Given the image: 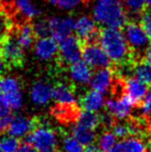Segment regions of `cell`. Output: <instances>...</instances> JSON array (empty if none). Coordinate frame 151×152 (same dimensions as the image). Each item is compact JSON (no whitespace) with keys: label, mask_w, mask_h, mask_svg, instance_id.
<instances>
[{"label":"cell","mask_w":151,"mask_h":152,"mask_svg":"<svg viewBox=\"0 0 151 152\" xmlns=\"http://www.w3.org/2000/svg\"><path fill=\"white\" fill-rule=\"evenodd\" d=\"M97 42L115 64L133 59V52L127 44L124 32L121 31L120 28L104 27L98 32Z\"/></svg>","instance_id":"cell-1"},{"label":"cell","mask_w":151,"mask_h":152,"mask_svg":"<svg viewBox=\"0 0 151 152\" xmlns=\"http://www.w3.org/2000/svg\"><path fill=\"white\" fill-rule=\"evenodd\" d=\"M125 10L121 0H95L92 14L96 23L103 26L122 28L127 23Z\"/></svg>","instance_id":"cell-2"},{"label":"cell","mask_w":151,"mask_h":152,"mask_svg":"<svg viewBox=\"0 0 151 152\" xmlns=\"http://www.w3.org/2000/svg\"><path fill=\"white\" fill-rule=\"evenodd\" d=\"M23 142L31 144L37 152H57L58 151V136L53 128L47 125H37L28 134Z\"/></svg>","instance_id":"cell-3"},{"label":"cell","mask_w":151,"mask_h":152,"mask_svg":"<svg viewBox=\"0 0 151 152\" xmlns=\"http://www.w3.org/2000/svg\"><path fill=\"white\" fill-rule=\"evenodd\" d=\"M124 35L129 48L133 52L135 60L142 59L140 55L145 53L146 49L150 46V38L141 26L135 21H128L124 25Z\"/></svg>","instance_id":"cell-4"},{"label":"cell","mask_w":151,"mask_h":152,"mask_svg":"<svg viewBox=\"0 0 151 152\" xmlns=\"http://www.w3.org/2000/svg\"><path fill=\"white\" fill-rule=\"evenodd\" d=\"M24 49L20 46L15 33L7 32L0 38V56L9 66H20L24 59Z\"/></svg>","instance_id":"cell-5"},{"label":"cell","mask_w":151,"mask_h":152,"mask_svg":"<svg viewBox=\"0 0 151 152\" xmlns=\"http://www.w3.org/2000/svg\"><path fill=\"white\" fill-rule=\"evenodd\" d=\"M82 60L91 68H101L111 66V59L98 42H88L82 45Z\"/></svg>","instance_id":"cell-6"},{"label":"cell","mask_w":151,"mask_h":152,"mask_svg":"<svg viewBox=\"0 0 151 152\" xmlns=\"http://www.w3.org/2000/svg\"><path fill=\"white\" fill-rule=\"evenodd\" d=\"M59 58L62 63L71 64L82 59V45L83 42L78 36L69 35L58 42Z\"/></svg>","instance_id":"cell-7"},{"label":"cell","mask_w":151,"mask_h":152,"mask_svg":"<svg viewBox=\"0 0 151 152\" xmlns=\"http://www.w3.org/2000/svg\"><path fill=\"white\" fill-rule=\"evenodd\" d=\"M136 107L135 102L125 93L121 94L119 97L110 98L106 100L105 108L107 112L117 120H124L131 114V111Z\"/></svg>","instance_id":"cell-8"},{"label":"cell","mask_w":151,"mask_h":152,"mask_svg":"<svg viewBox=\"0 0 151 152\" xmlns=\"http://www.w3.org/2000/svg\"><path fill=\"white\" fill-rule=\"evenodd\" d=\"M75 32L79 39L84 44L88 42H97L98 32L96 21L89 16H82L76 20Z\"/></svg>","instance_id":"cell-9"},{"label":"cell","mask_w":151,"mask_h":152,"mask_svg":"<svg viewBox=\"0 0 151 152\" xmlns=\"http://www.w3.org/2000/svg\"><path fill=\"white\" fill-rule=\"evenodd\" d=\"M115 79H116L115 70L111 69L110 66L97 68L93 72L89 85L91 89H94L105 94L110 91V89L113 88Z\"/></svg>","instance_id":"cell-10"},{"label":"cell","mask_w":151,"mask_h":152,"mask_svg":"<svg viewBox=\"0 0 151 152\" xmlns=\"http://www.w3.org/2000/svg\"><path fill=\"white\" fill-rule=\"evenodd\" d=\"M51 36L57 42H60L75 31L76 20L71 17H54L48 20Z\"/></svg>","instance_id":"cell-11"},{"label":"cell","mask_w":151,"mask_h":152,"mask_svg":"<svg viewBox=\"0 0 151 152\" xmlns=\"http://www.w3.org/2000/svg\"><path fill=\"white\" fill-rule=\"evenodd\" d=\"M148 91V85L136 77L133 76L123 80V93L128 95L136 106L141 104Z\"/></svg>","instance_id":"cell-12"},{"label":"cell","mask_w":151,"mask_h":152,"mask_svg":"<svg viewBox=\"0 0 151 152\" xmlns=\"http://www.w3.org/2000/svg\"><path fill=\"white\" fill-rule=\"evenodd\" d=\"M36 125V121H34V119L30 117L23 116V115H14L6 132L19 139H24L27 134L32 132Z\"/></svg>","instance_id":"cell-13"},{"label":"cell","mask_w":151,"mask_h":152,"mask_svg":"<svg viewBox=\"0 0 151 152\" xmlns=\"http://www.w3.org/2000/svg\"><path fill=\"white\" fill-rule=\"evenodd\" d=\"M52 36L39 37L34 44L35 55L42 60H51L59 53V45Z\"/></svg>","instance_id":"cell-14"},{"label":"cell","mask_w":151,"mask_h":152,"mask_svg":"<svg viewBox=\"0 0 151 152\" xmlns=\"http://www.w3.org/2000/svg\"><path fill=\"white\" fill-rule=\"evenodd\" d=\"M53 99L57 104L75 107L77 98L74 89L66 83L59 82L53 86Z\"/></svg>","instance_id":"cell-15"},{"label":"cell","mask_w":151,"mask_h":152,"mask_svg":"<svg viewBox=\"0 0 151 152\" xmlns=\"http://www.w3.org/2000/svg\"><path fill=\"white\" fill-rule=\"evenodd\" d=\"M80 106L82 110L98 112L106 106L105 94L94 89H90L81 97Z\"/></svg>","instance_id":"cell-16"},{"label":"cell","mask_w":151,"mask_h":152,"mask_svg":"<svg viewBox=\"0 0 151 152\" xmlns=\"http://www.w3.org/2000/svg\"><path fill=\"white\" fill-rule=\"evenodd\" d=\"M69 75L71 80L79 85H87L92 78L91 67L84 60H79L69 65Z\"/></svg>","instance_id":"cell-17"},{"label":"cell","mask_w":151,"mask_h":152,"mask_svg":"<svg viewBox=\"0 0 151 152\" xmlns=\"http://www.w3.org/2000/svg\"><path fill=\"white\" fill-rule=\"evenodd\" d=\"M31 100L37 106H46L53 99V87L44 82H36L30 90Z\"/></svg>","instance_id":"cell-18"},{"label":"cell","mask_w":151,"mask_h":152,"mask_svg":"<svg viewBox=\"0 0 151 152\" xmlns=\"http://www.w3.org/2000/svg\"><path fill=\"white\" fill-rule=\"evenodd\" d=\"M147 146L143 140L137 137L120 139L110 152H146Z\"/></svg>","instance_id":"cell-19"},{"label":"cell","mask_w":151,"mask_h":152,"mask_svg":"<svg viewBox=\"0 0 151 152\" xmlns=\"http://www.w3.org/2000/svg\"><path fill=\"white\" fill-rule=\"evenodd\" d=\"M101 123V116L97 112H90V111L82 110L77 115L75 125L80 126V127L88 128V129L96 130Z\"/></svg>","instance_id":"cell-20"},{"label":"cell","mask_w":151,"mask_h":152,"mask_svg":"<svg viewBox=\"0 0 151 152\" xmlns=\"http://www.w3.org/2000/svg\"><path fill=\"white\" fill-rule=\"evenodd\" d=\"M16 38L20 46L23 49H29L31 48L33 42H34L35 33L33 30V25L29 24V23H24V24L20 25L16 30Z\"/></svg>","instance_id":"cell-21"},{"label":"cell","mask_w":151,"mask_h":152,"mask_svg":"<svg viewBox=\"0 0 151 152\" xmlns=\"http://www.w3.org/2000/svg\"><path fill=\"white\" fill-rule=\"evenodd\" d=\"M71 134H73L85 147L96 144V140H97L96 132L93 129H88V128H84V127L74 125Z\"/></svg>","instance_id":"cell-22"},{"label":"cell","mask_w":151,"mask_h":152,"mask_svg":"<svg viewBox=\"0 0 151 152\" xmlns=\"http://www.w3.org/2000/svg\"><path fill=\"white\" fill-rule=\"evenodd\" d=\"M14 3L17 10L25 19L30 20L39 15V10L34 5L33 0H14Z\"/></svg>","instance_id":"cell-23"},{"label":"cell","mask_w":151,"mask_h":152,"mask_svg":"<svg viewBox=\"0 0 151 152\" xmlns=\"http://www.w3.org/2000/svg\"><path fill=\"white\" fill-rule=\"evenodd\" d=\"M133 77L141 80L148 86H151V65L143 58L136 60L135 68H133Z\"/></svg>","instance_id":"cell-24"},{"label":"cell","mask_w":151,"mask_h":152,"mask_svg":"<svg viewBox=\"0 0 151 152\" xmlns=\"http://www.w3.org/2000/svg\"><path fill=\"white\" fill-rule=\"evenodd\" d=\"M12 112V110L6 104L3 96L0 94V134H4L7 132L9 123L14 117Z\"/></svg>","instance_id":"cell-25"},{"label":"cell","mask_w":151,"mask_h":152,"mask_svg":"<svg viewBox=\"0 0 151 152\" xmlns=\"http://www.w3.org/2000/svg\"><path fill=\"white\" fill-rule=\"evenodd\" d=\"M117 139L118 138L115 136L113 130H106L97 138L96 146L99 150L104 152H110L116 145V143L118 142Z\"/></svg>","instance_id":"cell-26"},{"label":"cell","mask_w":151,"mask_h":152,"mask_svg":"<svg viewBox=\"0 0 151 152\" xmlns=\"http://www.w3.org/2000/svg\"><path fill=\"white\" fill-rule=\"evenodd\" d=\"M63 152H86V147L74 136L67 134L62 140Z\"/></svg>","instance_id":"cell-27"},{"label":"cell","mask_w":151,"mask_h":152,"mask_svg":"<svg viewBox=\"0 0 151 152\" xmlns=\"http://www.w3.org/2000/svg\"><path fill=\"white\" fill-rule=\"evenodd\" d=\"M21 140L7 134L0 138V148L2 152H16L21 146Z\"/></svg>","instance_id":"cell-28"},{"label":"cell","mask_w":151,"mask_h":152,"mask_svg":"<svg viewBox=\"0 0 151 152\" xmlns=\"http://www.w3.org/2000/svg\"><path fill=\"white\" fill-rule=\"evenodd\" d=\"M17 90H21V85L18 79L14 77L0 78V94H6Z\"/></svg>","instance_id":"cell-29"},{"label":"cell","mask_w":151,"mask_h":152,"mask_svg":"<svg viewBox=\"0 0 151 152\" xmlns=\"http://www.w3.org/2000/svg\"><path fill=\"white\" fill-rule=\"evenodd\" d=\"M3 96L4 100L6 102V104L9 106V108L12 111H18L22 108L23 104V95L21 90L12 91L6 94H1Z\"/></svg>","instance_id":"cell-30"},{"label":"cell","mask_w":151,"mask_h":152,"mask_svg":"<svg viewBox=\"0 0 151 152\" xmlns=\"http://www.w3.org/2000/svg\"><path fill=\"white\" fill-rule=\"evenodd\" d=\"M124 6L131 14L141 16V14L146 8L145 0H123Z\"/></svg>","instance_id":"cell-31"},{"label":"cell","mask_w":151,"mask_h":152,"mask_svg":"<svg viewBox=\"0 0 151 152\" xmlns=\"http://www.w3.org/2000/svg\"><path fill=\"white\" fill-rule=\"evenodd\" d=\"M112 130H113L115 136L120 140V139H124L131 136L133 132V127L125 123H116L113 124Z\"/></svg>","instance_id":"cell-32"},{"label":"cell","mask_w":151,"mask_h":152,"mask_svg":"<svg viewBox=\"0 0 151 152\" xmlns=\"http://www.w3.org/2000/svg\"><path fill=\"white\" fill-rule=\"evenodd\" d=\"M33 30H34L35 36L37 38L44 37V36H51L50 27H49L48 21L40 20L33 24Z\"/></svg>","instance_id":"cell-33"},{"label":"cell","mask_w":151,"mask_h":152,"mask_svg":"<svg viewBox=\"0 0 151 152\" xmlns=\"http://www.w3.org/2000/svg\"><path fill=\"white\" fill-rule=\"evenodd\" d=\"M140 24L151 40V8L146 7L140 16Z\"/></svg>","instance_id":"cell-34"},{"label":"cell","mask_w":151,"mask_h":152,"mask_svg":"<svg viewBox=\"0 0 151 152\" xmlns=\"http://www.w3.org/2000/svg\"><path fill=\"white\" fill-rule=\"evenodd\" d=\"M82 0H49L51 4L63 10H73L81 3Z\"/></svg>","instance_id":"cell-35"},{"label":"cell","mask_w":151,"mask_h":152,"mask_svg":"<svg viewBox=\"0 0 151 152\" xmlns=\"http://www.w3.org/2000/svg\"><path fill=\"white\" fill-rule=\"evenodd\" d=\"M10 28L9 19L6 16L3 8L0 7V38L8 32V29Z\"/></svg>","instance_id":"cell-36"},{"label":"cell","mask_w":151,"mask_h":152,"mask_svg":"<svg viewBox=\"0 0 151 152\" xmlns=\"http://www.w3.org/2000/svg\"><path fill=\"white\" fill-rule=\"evenodd\" d=\"M140 106H141L140 108H141L142 114L146 115V116H151V89L146 94Z\"/></svg>","instance_id":"cell-37"},{"label":"cell","mask_w":151,"mask_h":152,"mask_svg":"<svg viewBox=\"0 0 151 152\" xmlns=\"http://www.w3.org/2000/svg\"><path fill=\"white\" fill-rule=\"evenodd\" d=\"M16 152H37V150L31 144L23 142L22 144H21L20 148H19Z\"/></svg>","instance_id":"cell-38"},{"label":"cell","mask_w":151,"mask_h":152,"mask_svg":"<svg viewBox=\"0 0 151 152\" xmlns=\"http://www.w3.org/2000/svg\"><path fill=\"white\" fill-rule=\"evenodd\" d=\"M8 67H9V66L7 65V63L5 62V60L0 56V78L3 77L4 72H6V69H7Z\"/></svg>","instance_id":"cell-39"},{"label":"cell","mask_w":151,"mask_h":152,"mask_svg":"<svg viewBox=\"0 0 151 152\" xmlns=\"http://www.w3.org/2000/svg\"><path fill=\"white\" fill-rule=\"evenodd\" d=\"M143 59L151 65V45L146 49L145 53H144V55H143Z\"/></svg>","instance_id":"cell-40"},{"label":"cell","mask_w":151,"mask_h":152,"mask_svg":"<svg viewBox=\"0 0 151 152\" xmlns=\"http://www.w3.org/2000/svg\"><path fill=\"white\" fill-rule=\"evenodd\" d=\"M145 4H146V7L151 8V0H145Z\"/></svg>","instance_id":"cell-41"},{"label":"cell","mask_w":151,"mask_h":152,"mask_svg":"<svg viewBox=\"0 0 151 152\" xmlns=\"http://www.w3.org/2000/svg\"><path fill=\"white\" fill-rule=\"evenodd\" d=\"M90 152H104V151L99 150V149H95V150H93V151H90Z\"/></svg>","instance_id":"cell-42"},{"label":"cell","mask_w":151,"mask_h":152,"mask_svg":"<svg viewBox=\"0 0 151 152\" xmlns=\"http://www.w3.org/2000/svg\"><path fill=\"white\" fill-rule=\"evenodd\" d=\"M0 152H2V150H1V148H0Z\"/></svg>","instance_id":"cell-43"}]
</instances>
